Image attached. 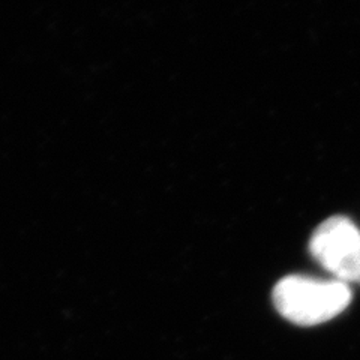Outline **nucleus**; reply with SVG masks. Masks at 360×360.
I'll use <instances>...</instances> for the list:
<instances>
[{"mask_svg": "<svg viewBox=\"0 0 360 360\" xmlns=\"http://www.w3.org/2000/svg\"><path fill=\"white\" fill-rule=\"evenodd\" d=\"M312 257L336 279L360 284V230L345 217H330L314 231Z\"/></svg>", "mask_w": 360, "mask_h": 360, "instance_id": "2", "label": "nucleus"}, {"mask_svg": "<svg viewBox=\"0 0 360 360\" xmlns=\"http://www.w3.org/2000/svg\"><path fill=\"white\" fill-rule=\"evenodd\" d=\"M352 302L350 285L340 279H314L292 275L274 288V303L288 321L315 326L335 319Z\"/></svg>", "mask_w": 360, "mask_h": 360, "instance_id": "1", "label": "nucleus"}]
</instances>
